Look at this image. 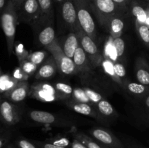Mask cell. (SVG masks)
I'll return each mask as SVG.
<instances>
[{
	"mask_svg": "<svg viewBox=\"0 0 149 148\" xmlns=\"http://www.w3.org/2000/svg\"><path fill=\"white\" fill-rule=\"evenodd\" d=\"M74 31L78 38L79 45L87 55L93 68H97L100 65L103 56L99 51L95 41L86 34L79 26H78Z\"/></svg>",
	"mask_w": 149,
	"mask_h": 148,
	"instance_id": "277c9868",
	"label": "cell"
},
{
	"mask_svg": "<svg viewBox=\"0 0 149 148\" xmlns=\"http://www.w3.org/2000/svg\"><path fill=\"white\" fill-rule=\"evenodd\" d=\"M17 23V10L11 0H10L7 7L0 15V24L6 38L9 55H11L13 52Z\"/></svg>",
	"mask_w": 149,
	"mask_h": 148,
	"instance_id": "6da1fadb",
	"label": "cell"
},
{
	"mask_svg": "<svg viewBox=\"0 0 149 148\" xmlns=\"http://www.w3.org/2000/svg\"><path fill=\"white\" fill-rule=\"evenodd\" d=\"M95 108L97 109L100 115L104 117H115L116 115V112L113 106L104 98L97 102Z\"/></svg>",
	"mask_w": 149,
	"mask_h": 148,
	"instance_id": "484cf974",
	"label": "cell"
},
{
	"mask_svg": "<svg viewBox=\"0 0 149 148\" xmlns=\"http://www.w3.org/2000/svg\"><path fill=\"white\" fill-rule=\"evenodd\" d=\"M101 147H102V148H109V147H108L103 146V145H101Z\"/></svg>",
	"mask_w": 149,
	"mask_h": 148,
	"instance_id": "f907efd6",
	"label": "cell"
},
{
	"mask_svg": "<svg viewBox=\"0 0 149 148\" xmlns=\"http://www.w3.org/2000/svg\"><path fill=\"white\" fill-rule=\"evenodd\" d=\"M135 28L141 40L146 46L149 47V26L146 24L135 22Z\"/></svg>",
	"mask_w": 149,
	"mask_h": 148,
	"instance_id": "83f0119b",
	"label": "cell"
},
{
	"mask_svg": "<svg viewBox=\"0 0 149 148\" xmlns=\"http://www.w3.org/2000/svg\"><path fill=\"white\" fill-rule=\"evenodd\" d=\"M45 49L51 53L52 57L55 59L57 68L61 73L64 75H72L78 73L73 59L64 54L61 44L57 39L51 44L47 46Z\"/></svg>",
	"mask_w": 149,
	"mask_h": 148,
	"instance_id": "3957f363",
	"label": "cell"
},
{
	"mask_svg": "<svg viewBox=\"0 0 149 148\" xmlns=\"http://www.w3.org/2000/svg\"><path fill=\"white\" fill-rule=\"evenodd\" d=\"M13 77L15 78V79H17L18 81H27L29 75H28L27 74L25 73L22 71L21 68H20V67H18V68H16L15 69L13 74Z\"/></svg>",
	"mask_w": 149,
	"mask_h": 148,
	"instance_id": "8d00e7d4",
	"label": "cell"
},
{
	"mask_svg": "<svg viewBox=\"0 0 149 148\" xmlns=\"http://www.w3.org/2000/svg\"><path fill=\"white\" fill-rule=\"evenodd\" d=\"M48 142L57 145V146L63 147H68L71 146V144L69 139L65 136H55L52 139H49Z\"/></svg>",
	"mask_w": 149,
	"mask_h": 148,
	"instance_id": "836d02e7",
	"label": "cell"
},
{
	"mask_svg": "<svg viewBox=\"0 0 149 148\" xmlns=\"http://www.w3.org/2000/svg\"><path fill=\"white\" fill-rule=\"evenodd\" d=\"M64 1V0H54V3L55 4H56L58 6V8H59L61 6V4H63V2Z\"/></svg>",
	"mask_w": 149,
	"mask_h": 148,
	"instance_id": "bcb514c9",
	"label": "cell"
},
{
	"mask_svg": "<svg viewBox=\"0 0 149 148\" xmlns=\"http://www.w3.org/2000/svg\"><path fill=\"white\" fill-rule=\"evenodd\" d=\"M17 23H31L39 20L40 7L38 0H23L17 10Z\"/></svg>",
	"mask_w": 149,
	"mask_h": 148,
	"instance_id": "8992f818",
	"label": "cell"
},
{
	"mask_svg": "<svg viewBox=\"0 0 149 148\" xmlns=\"http://www.w3.org/2000/svg\"><path fill=\"white\" fill-rule=\"evenodd\" d=\"M129 12L138 23L149 26V16L145 0H132L129 5Z\"/></svg>",
	"mask_w": 149,
	"mask_h": 148,
	"instance_id": "4fadbf2b",
	"label": "cell"
},
{
	"mask_svg": "<svg viewBox=\"0 0 149 148\" xmlns=\"http://www.w3.org/2000/svg\"><path fill=\"white\" fill-rule=\"evenodd\" d=\"M135 74L138 83L149 86V64L143 57H139L135 61Z\"/></svg>",
	"mask_w": 149,
	"mask_h": 148,
	"instance_id": "ac0fdd59",
	"label": "cell"
},
{
	"mask_svg": "<svg viewBox=\"0 0 149 148\" xmlns=\"http://www.w3.org/2000/svg\"><path fill=\"white\" fill-rule=\"evenodd\" d=\"M1 97H0V102H1Z\"/></svg>",
	"mask_w": 149,
	"mask_h": 148,
	"instance_id": "f5cc1de1",
	"label": "cell"
},
{
	"mask_svg": "<svg viewBox=\"0 0 149 148\" xmlns=\"http://www.w3.org/2000/svg\"><path fill=\"white\" fill-rule=\"evenodd\" d=\"M47 55L46 51H36V52H34L29 55L27 59L29 61H31L32 63L39 66V65H42L43 63V62L46 59Z\"/></svg>",
	"mask_w": 149,
	"mask_h": 148,
	"instance_id": "4dcf8cb0",
	"label": "cell"
},
{
	"mask_svg": "<svg viewBox=\"0 0 149 148\" xmlns=\"http://www.w3.org/2000/svg\"><path fill=\"white\" fill-rule=\"evenodd\" d=\"M126 145L127 148H146L145 147L142 146V145H139V144L132 142H127L126 143Z\"/></svg>",
	"mask_w": 149,
	"mask_h": 148,
	"instance_id": "7bdbcfd3",
	"label": "cell"
},
{
	"mask_svg": "<svg viewBox=\"0 0 149 148\" xmlns=\"http://www.w3.org/2000/svg\"><path fill=\"white\" fill-rule=\"evenodd\" d=\"M90 9L95 13L98 21L110 16L126 15L129 12L128 9L118 5L112 0H93Z\"/></svg>",
	"mask_w": 149,
	"mask_h": 148,
	"instance_id": "5b68a950",
	"label": "cell"
},
{
	"mask_svg": "<svg viewBox=\"0 0 149 148\" xmlns=\"http://www.w3.org/2000/svg\"><path fill=\"white\" fill-rule=\"evenodd\" d=\"M18 81L13 78V75L9 74H3L0 75V93L5 94L13 89L17 84Z\"/></svg>",
	"mask_w": 149,
	"mask_h": 148,
	"instance_id": "d4e9b609",
	"label": "cell"
},
{
	"mask_svg": "<svg viewBox=\"0 0 149 148\" xmlns=\"http://www.w3.org/2000/svg\"><path fill=\"white\" fill-rule=\"evenodd\" d=\"M4 148H17V147H15L13 145H12V144H7Z\"/></svg>",
	"mask_w": 149,
	"mask_h": 148,
	"instance_id": "7dc6e473",
	"label": "cell"
},
{
	"mask_svg": "<svg viewBox=\"0 0 149 148\" xmlns=\"http://www.w3.org/2000/svg\"><path fill=\"white\" fill-rule=\"evenodd\" d=\"M9 1L10 0H0V15L2 13V12L4 11L5 7H7Z\"/></svg>",
	"mask_w": 149,
	"mask_h": 148,
	"instance_id": "ee69618b",
	"label": "cell"
},
{
	"mask_svg": "<svg viewBox=\"0 0 149 148\" xmlns=\"http://www.w3.org/2000/svg\"><path fill=\"white\" fill-rule=\"evenodd\" d=\"M20 107L8 100H1L0 102V120L7 126H14L21 119Z\"/></svg>",
	"mask_w": 149,
	"mask_h": 148,
	"instance_id": "52a82bcc",
	"label": "cell"
},
{
	"mask_svg": "<svg viewBox=\"0 0 149 148\" xmlns=\"http://www.w3.org/2000/svg\"><path fill=\"white\" fill-rule=\"evenodd\" d=\"M83 1H85L86 3H87V4H88L89 5H91V4L92 3H93V0H83Z\"/></svg>",
	"mask_w": 149,
	"mask_h": 148,
	"instance_id": "681fc988",
	"label": "cell"
},
{
	"mask_svg": "<svg viewBox=\"0 0 149 148\" xmlns=\"http://www.w3.org/2000/svg\"><path fill=\"white\" fill-rule=\"evenodd\" d=\"M40 7V17L35 22L53 21L54 19V0H38Z\"/></svg>",
	"mask_w": 149,
	"mask_h": 148,
	"instance_id": "7402d4cb",
	"label": "cell"
},
{
	"mask_svg": "<svg viewBox=\"0 0 149 148\" xmlns=\"http://www.w3.org/2000/svg\"><path fill=\"white\" fill-rule=\"evenodd\" d=\"M1 73H1V69H0V75H1Z\"/></svg>",
	"mask_w": 149,
	"mask_h": 148,
	"instance_id": "816d5d0a",
	"label": "cell"
},
{
	"mask_svg": "<svg viewBox=\"0 0 149 148\" xmlns=\"http://www.w3.org/2000/svg\"><path fill=\"white\" fill-rule=\"evenodd\" d=\"M54 88L57 91L58 94L62 100L63 99H68L71 97L73 92V88L69 84H65V83H57L54 86Z\"/></svg>",
	"mask_w": 149,
	"mask_h": 148,
	"instance_id": "f546056e",
	"label": "cell"
},
{
	"mask_svg": "<svg viewBox=\"0 0 149 148\" xmlns=\"http://www.w3.org/2000/svg\"><path fill=\"white\" fill-rule=\"evenodd\" d=\"M146 1V8H147V11H148V16H149V0H145Z\"/></svg>",
	"mask_w": 149,
	"mask_h": 148,
	"instance_id": "c3c4849f",
	"label": "cell"
},
{
	"mask_svg": "<svg viewBox=\"0 0 149 148\" xmlns=\"http://www.w3.org/2000/svg\"><path fill=\"white\" fill-rule=\"evenodd\" d=\"M79 46V42L78 38L75 32L73 30H71V32L67 35L63 45H61L64 54L71 59Z\"/></svg>",
	"mask_w": 149,
	"mask_h": 148,
	"instance_id": "603a6c76",
	"label": "cell"
},
{
	"mask_svg": "<svg viewBox=\"0 0 149 148\" xmlns=\"http://www.w3.org/2000/svg\"><path fill=\"white\" fill-rule=\"evenodd\" d=\"M112 1H114L115 3H116L118 5L129 10V5L132 0H112Z\"/></svg>",
	"mask_w": 149,
	"mask_h": 148,
	"instance_id": "60d3db41",
	"label": "cell"
},
{
	"mask_svg": "<svg viewBox=\"0 0 149 148\" xmlns=\"http://www.w3.org/2000/svg\"><path fill=\"white\" fill-rule=\"evenodd\" d=\"M15 54L19 61L27 59L28 56H29V53L27 51L23 49V44H18L15 46Z\"/></svg>",
	"mask_w": 149,
	"mask_h": 148,
	"instance_id": "74e56055",
	"label": "cell"
},
{
	"mask_svg": "<svg viewBox=\"0 0 149 148\" xmlns=\"http://www.w3.org/2000/svg\"><path fill=\"white\" fill-rule=\"evenodd\" d=\"M20 67L22 69V71L27 74L28 75H32L36 73L37 70L38 66L35 64L32 63L31 61H29L28 59H23L20 61Z\"/></svg>",
	"mask_w": 149,
	"mask_h": 148,
	"instance_id": "1f68e13d",
	"label": "cell"
},
{
	"mask_svg": "<svg viewBox=\"0 0 149 148\" xmlns=\"http://www.w3.org/2000/svg\"><path fill=\"white\" fill-rule=\"evenodd\" d=\"M100 65H101L102 68H103V71L105 72V73H106V75L113 81V82L117 84L119 86H121V88H122V87H123V81L116 75V73H115L114 67H113V62H112L110 59L103 57L101 61V63H100Z\"/></svg>",
	"mask_w": 149,
	"mask_h": 148,
	"instance_id": "cb8c5ba5",
	"label": "cell"
},
{
	"mask_svg": "<svg viewBox=\"0 0 149 148\" xmlns=\"http://www.w3.org/2000/svg\"><path fill=\"white\" fill-rule=\"evenodd\" d=\"M113 48L114 52L115 57L116 61H120L121 58L123 57L125 50V41L122 39V37H118L113 39Z\"/></svg>",
	"mask_w": 149,
	"mask_h": 148,
	"instance_id": "f1b7e54d",
	"label": "cell"
},
{
	"mask_svg": "<svg viewBox=\"0 0 149 148\" xmlns=\"http://www.w3.org/2000/svg\"><path fill=\"white\" fill-rule=\"evenodd\" d=\"M72 59L78 73L90 72L93 68L87 55L80 45L74 52Z\"/></svg>",
	"mask_w": 149,
	"mask_h": 148,
	"instance_id": "d6986e66",
	"label": "cell"
},
{
	"mask_svg": "<svg viewBox=\"0 0 149 148\" xmlns=\"http://www.w3.org/2000/svg\"><path fill=\"white\" fill-rule=\"evenodd\" d=\"M29 117L33 122L40 124L55 125V126L63 125V123H61V120L57 116L46 111L31 110L29 113Z\"/></svg>",
	"mask_w": 149,
	"mask_h": 148,
	"instance_id": "2e32d148",
	"label": "cell"
},
{
	"mask_svg": "<svg viewBox=\"0 0 149 148\" xmlns=\"http://www.w3.org/2000/svg\"><path fill=\"white\" fill-rule=\"evenodd\" d=\"M41 26L37 33V41L42 46L46 47L55 40V32L53 26V21L34 22Z\"/></svg>",
	"mask_w": 149,
	"mask_h": 148,
	"instance_id": "7c38bea8",
	"label": "cell"
},
{
	"mask_svg": "<svg viewBox=\"0 0 149 148\" xmlns=\"http://www.w3.org/2000/svg\"><path fill=\"white\" fill-rule=\"evenodd\" d=\"M15 145L17 148H36V145L33 142L24 138H19L15 140Z\"/></svg>",
	"mask_w": 149,
	"mask_h": 148,
	"instance_id": "d590c367",
	"label": "cell"
},
{
	"mask_svg": "<svg viewBox=\"0 0 149 148\" xmlns=\"http://www.w3.org/2000/svg\"><path fill=\"white\" fill-rule=\"evenodd\" d=\"M123 89L128 94L141 100L149 94V86H146L138 82H132L126 79L123 81Z\"/></svg>",
	"mask_w": 149,
	"mask_h": 148,
	"instance_id": "ffe728a7",
	"label": "cell"
},
{
	"mask_svg": "<svg viewBox=\"0 0 149 148\" xmlns=\"http://www.w3.org/2000/svg\"><path fill=\"white\" fill-rule=\"evenodd\" d=\"M31 93L34 98L43 102H52L55 100H62L55 89L48 84H41L35 86L32 89Z\"/></svg>",
	"mask_w": 149,
	"mask_h": 148,
	"instance_id": "5bb4252c",
	"label": "cell"
},
{
	"mask_svg": "<svg viewBox=\"0 0 149 148\" xmlns=\"http://www.w3.org/2000/svg\"><path fill=\"white\" fill-rule=\"evenodd\" d=\"M33 143L40 148H68L63 147L57 146V145L51 144L48 142H34Z\"/></svg>",
	"mask_w": 149,
	"mask_h": 148,
	"instance_id": "f35d334b",
	"label": "cell"
},
{
	"mask_svg": "<svg viewBox=\"0 0 149 148\" xmlns=\"http://www.w3.org/2000/svg\"><path fill=\"white\" fill-rule=\"evenodd\" d=\"M77 20L79 27L93 41L96 40L97 33L90 6L83 0H75Z\"/></svg>",
	"mask_w": 149,
	"mask_h": 148,
	"instance_id": "7a4b0ae2",
	"label": "cell"
},
{
	"mask_svg": "<svg viewBox=\"0 0 149 148\" xmlns=\"http://www.w3.org/2000/svg\"><path fill=\"white\" fill-rule=\"evenodd\" d=\"M73 136L74 139H77L84 144L87 148H102L100 144L97 143L90 136H87L83 132H77V133H73Z\"/></svg>",
	"mask_w": 149,
	"mask_h": 148,
	"instance_id": "4316f807",
	"label": "cell"
},
{
	"mask_svg": "<svg viewBox=\"0 0 149 148\" xmlns=\"http://www.w3.org/2000/svg\"><path fill=\"white\" fill-rule=\"evenodd\" d=\"M71 97L74 101L87 103L94 107L99 101L104 98L98 91L88 87H77L73 89Z\"/></svg>",
	"mask_w": 149,
	"mask_h": 148,
	"instance_id": "30bf717a",
	"label": "cell"
},
{
	"mask_svg": "<svg viewBox=\"0 0 149 148\" xmlns=\"http://www.w3.org/2000/svg\"><path fill=\"white\" fill-rule=\"evenodd\" d=\"M71 148H87L84 144L81 143L77 139H74L73 142L71 144Z\"/></svg>",
	"mask_w": 149,
	"mask_h": 148,
	"instance_id": "b9f144b4",
	"label": "cell"
},
{
	"mask_svg": "<svg viewBox=\"0 0 149 148\" xmlns=\"http://www.w3.org/2000/svg\"><path fill=\"white\" fill-rule=\"evenodd\" d=\"M90 134L100 145L109 148H125V146L110 131L100 127H94L89 130Z\"/></svg>",
	"mask_w": 149,
	"mask_h": 148,
	"instance_id": "ba28073f",
	"label": "cell"
},
{
	"mask_svg": "<svg viewBox=\"0 0 149 148\" xmlns=\"http://www.w3.org/2000/svg\"><path fill=\"white\" fill-rule=\"evenodd\" d=\"M57 70L58 68L55 59L51 56L48 57L39 68L36 72L35 78L38 80L47 79L55 75V73L57 72Z\"/></svg>",
	"mask_w": 149,
	"mask_h": 148,
	"instance_id": "44dd1931",
	"label": "cell"
},
{
	"mask_svg": "<svg viewBox=\"0 0 149 148\" xmlns=\"http://www.w3.org/2000/svg\"><path fill=\"white\" fill-rule=\"evenodd\" d=\"M66 104L70 109L75 111L79 114L83 115L89 116V117L93 118L95 119H100V113L95 108V107L91 105L90 104L84 102H80L71 101L66 102Z\"/></svg>",
	"mask_w": 149,
	"mask_h": 148,
	"instance_id": "e0dca14e",
	"label": "cell"
},
{
	"mask_svg": "<svg viewBox=\"0 0 149 148\" xmlns=\"http://www.w3.org/2000/svg\"><path fill=\"white\" fill-rule=\"evenodd\" d=\"M125 15H118L103 19L99 23L110 33L113 39L121 37L125 28Z\"/></svg>",
	"mask_w": 149,
	"mask_h": 148,
	"instance_id": "8fae6325",
	"label": "cell"
},
{
	"mask_svg": "<svg viewBox=\"0 0 149 148\" xmlns=\"http://www.w3.org/2000/svg\"><path fill=\"white\" fill-rule=\"evenodd\" d=\"M29 92V84L27 81H18L12 90L4 94V97L13 103L23 102Z\"/></svg>",
	"mask_w": 149,
	"mask_h": 148,
	"instance_id": "9a60e30c",
	"label": "cell"
},
{
	"mask_svg": "<svg viewBox=\"0 0 149 148\" xmlns=\"http://www.w3.org/2000/svg\"><path fill=\"white\" fill-rule=\"evenodd\" d=\"M58 10L64 24L70 30L74 31L78 26H79L77 20L75 0H64Z\"/></svg>",
	"mask_w": 149,
	"mask_h": 148,
	"instance_id": "9c48e42d",
	"label": "cell"
},
{
	"mask_svg": "<svg viewBox=\"0 0 149 148\" xmlns=\"http://www.w3.org/2000/svg\"><path fill=\"white\" fill-rule=\"evenodd\" d=\"M141 110L143 118L149 123V94L141 100Z\"/></svg>",
	"mask_w": 149,
	"mask_h": 148,
	"instance_id": "d6a6232c",
	"label": "cell"
},
{
	"mask_svg": "<svg viewBox=\"0 0 149 148\" xmlns=\"http://www.w3.org/2000/svg\"><path fill=\"white\" fill-rule=\"evenodd\" d=\"M113 67H114L115 73H116V75L122 81L126 80V69H125L123 64L121 62V61H116V62H113Z\"/></svg>",
	"mask_w": 149,
	"mask_h": 148,
	"instance_id": "e575fe53",
	"label": "cell"
},
{
	"mask_svg": "<svg viewBox=\"0 0 149 148\" xmlns=\"http://www.w3.org/2000/svg\"><path fill=\"white\" fill-rule=\"evenodd\" d=\"M11 1L13 3V4H14L16 10H17L19 8V7H20V4H21V3L23 2V0H11Z\"/></svg>",
	"mask_w": 149,
	"mask_h": 148,
	"instance_id": "f6af8a7d",
	"label": "cell"
},
{
	"mask_svg": "<svg viewBox=\"0 0 149 148\" xmlns=\"http://www.w3.org/2000/svg\"><path fill=\"white\" fill-rule=\"evenodd\" d=\"M10 139V135L8 133L0 134V148H4L8 144Z\"/></svg>",
	"mask_w": 149,
	"mask_h": 148,
	"instance_id": "ab89813d",
	"label": "cell"
}]
</instances>
